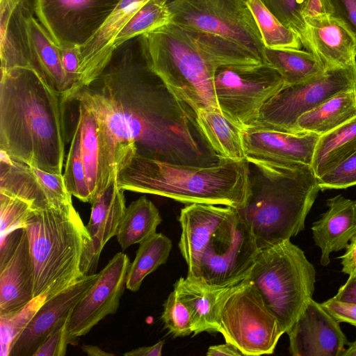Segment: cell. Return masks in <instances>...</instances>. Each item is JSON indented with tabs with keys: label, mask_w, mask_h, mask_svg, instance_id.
Instances as JSON below:
<instances>
[{
	"label": "cell",
	"mask_w": 356,
	"mask_h": 356,
	"mask_svg": "<svg viewBox=\"0 0 356 356\" xmlns=\"http://www.w3.org/2000/svg\"><path fill=\"white\" fill-rule=\"evenodd\" d=\"M326 206V211L311 227L323 266L330 264L331 253L346 249L356 234V200L337 195L327 199Z\"/></svg>",
	"instance_id": "obj_22"
},
{
	"label": "cell",
	"mask_w": 356,
	"mask_h": 356,
	"mask_svg": "<svg viewBox=\"0 0 356 356\" xmlns=\"http://www.w3.org/2000/svg\"><path fill=\"white\" fill-rule=\"evenodd\" d=\"M165 341L161 340L151 346L140 347L124 354L125 356H161Z\"/></svg>",
	"instance_id": "obj_50"
},
{
	"label": "cell",
	"mask_w": 356,
	"mask_h": 356,
	"mask_svg": "<svg viewBox=\"0 0 356 356\" xmlns=\"http://www.w3.org/2000/svg\"><path fill=\"white\" fill-rule=\"evenodd\" d=\"M341 356H356V338L353 341L348 343V347L346 348Z\"/></svg>",
	"instance_id": "obj_52"
},
{
	"label": "cell",
	"mask_w": 356,
	"mask_h": 356,
	"mask_svg": "<svg viewBox=\"0 0 356 356\" xmlns=\"http://www.w3.org/2000/svg\"><path fill=\"white\" fill-rule=\"evenodd\" d=\"M249 163L219 157L213 165L198 166L134 155L118 168L115 181L123 191L237 209L245 205L250 194Z\"/></svg>",
	"instance_id": "obj_4"
},
{
	"label": "cell",
	"mask_w": 356,
	"mask_h": 356,
	"mask_svg": "<svg viewBox=\"0 0 356 356\" xmlns=\"http://www.w3.org/2000/svg\"><path fill=\"white\" fill-rule=\"evenodd\" d=\"M341 259V272L348 275V279H356V234L350 239Z\"/></svg>",
	"instance_id": "obj_47"
},
{
	"label": "cell",
	"mask_w": 356,
	"mask_h": 356,
	"mask_svg": "<svg viewBox=\"0 0 356 356\" xmlns=\"http://www.w3.org/2000/svg\"><path fill=\"white\" fill-rule=\"evenodd\" d=\"M83 353L89 356H113L111 353L106 352L99 347L93 345H83L81 346Z\"/></svg>",
	"instance_id": "obj_51"
},
{
	"label": "cell",
	"mask_w": 356,
	"mask_h": 356,
	"mask_svg": "<svg viewBox=\"0 0 356 356\" xmlns=\"http://www.w3.org/2000/svg\"><path fill=\"white\" fill-rule=\"evenodd\" d=\"M63 175L69 193L82 202H91L86 169L81 152V134L76 124L72 136Z\"/></svg>",
	"instance_id": "obj_37"
},
{
	"label": "cell",
	"mask_w": 356,
	"mask_h": 356,
	"mask_svg": "<svg viewBox=\"0 0 356 356\" xmlns=\"http://www.w3.org/2000/svg\"><path fill=\"white\" fill-rule=\"evenodd\" d=\"M207 356H242L243 353L232 343L226 342L223 344L209 347L206 353Z\"/></svg>",
	"instance_id": "obj_49"
},
{
	"label": "cell",
	"mask_w": 356,
	"mask_h": 356,
	"mask_svg": "<svg viewBox=\"0 0 356 356\" xmlns=\"http://www.w3.org/2000/svg\"><path fill=\"white\" fill-rule=\"evenodd\" d=\"M33 210L29 202L0 192V236L25 228Z\"/></svg>",
	"instance_id": "obj_39"
},
{
	"label": "cell",
	"mask_w": 356,
	"mask_h": 356,
	"mask_svg": "<svg viewBox=\"0 0 356 356\" xmlns=\"http://www.w3.org/2000/svg\"><path fill=\"white\" fill-rule=\"evenodd\" d=\"M31 67L62 95L66 104L70 88L62 65L59 46L33 16L29 22Z\"/></svg>",
	"instance_id": "obj_27"
},
{
	"label": "cell",
	"mask_w": 356,
	"mask_h": 356,
	"mask_svg": "<svg viewBox=\"0 0 356 356\" xmlns=\"http://www.w3.org/2000/svg\"><path fill=\"white\" fill-rule=\"evenodd\" d=\"M195 113L202 136L218 157L234 161L246 160L241 126L219 108H201Z\"/></svg>",
	"instance_id": "obj_26"
},
{
	"label": "cell",
	"mask_w": 356,
	"mask_h": 356,
	"mask_svg": "<svg viewBox=\"0 0 356 356\" xmlns=\"http://www.w3.org/2000/svg\"><path fill=\"white\" fill-rule=\"evenodd\" d=\"M140 41L147 67L177 98L195 112L219 108L214 75L224 63L203 32L170 22L140 35Z\"/></svg>",
	"instance_id": "obj_6"
},
{
	"label": "cell",
	"mask_w": 356,
	"mask_h": 356,
	"mask_svg": "<svg viewBox=\"0 0 356 356\" xmlns=\"http://www.w3.org/2000/svg\"><path fill=\"white\" fill-rule=\"evenodd\" d=\"M356 90V63L325 70L307 81L284 86L262 107L250 127L299 134L298 119L332 96Z\"/></svg>",
	"instance_id": "obj_11"
},
{
	"label": "cell",
	"mask_w": 356,
	"mask_h": 356,
	"mask_svg": "<svg viewBox=\"0 0 356 356\" xmlns=\"http://www.w3.org/2000/svg\"><path fill=\"white\" fill-rule=\"evenodd\" d=\"M356 116V90L339 92L298 119V134H326Z\"/></svg>",
	"instance_id": "obj_29"
},
{
	"label": "cell",
	"mask_w": 356,
	"mask_h": 356,
	"mask_svg": "<svg viewBox=\"0 0 356 356\" xmlns=\"http://www.w3.org/2000/svg\"><path fill=\"white\" fill-rule=\"evenodd\" d=\"M340 323H347L356 327V305L330 298L321 303Z\"/></svg>",
	"instance_id": "obj_45"
},
{
	"label": "cell",
	"mask_w": 356,
	"mask_h": 356,
	"mask_svg": "<svg viewBox=\"0 0 356 356\" xmlns=\"http://www.w3.org/2000/svg\"><path fill=\"white\" fill-rule=\"evenodd\" d=\"M46 300V296H36L17 311L0 314V356H9L14 343Z\"/></svg>",
	"instance_id": "obj_36"
},
{
	"label": "cell",
	"mask_w": 356,
	"mask_h": 356,
	"mask_svg": "<svg viewBox=\"0 0 356 356\" xmlns=\"http://www.w3.org/2000/svg\"><path fill=\"white\" fill-rule=\"evenodd\" d=\"M355 152L356 116L320 136L311 165L316 177H321Z\"/></svg>",
	"instance_id": "obj_30"
},
{
	"label": "cell",
	"mask_w": 356,
	"mask_h": 356,
	"mask_svg": "<svg viewBox=\"0 0 356 356\" xmlns=\"http://www.w3.org/2000/svg\"><path fill=\"white\" fill-rule=\"evenodd\" d=\"M59 47L62 65L70 88V92L67 99V102L72 95L78 82L81 50L80 47Z\"/></svg>",
	"instance_id": "obj_43"
},
{
	"label": "cell",
	"mask_w": 356,
	"mask_h": 356,
	"mask_svg": "<svg viewBox=\"0 0 356 356\" xmlns=\"http://www.w3.org/2000/svg\"><path fill=\"white\" fill-rule=\"evenodd\" d=\"M34 270V297L47 300L83 276L91 238L72 204L34 209L25 227Z\"/></svg>",
	"instance_id": "obj_7"
},
{
	"label": "cell",
	"mask_w": 356,
	"mask_h": 356,
	"mask_svg": "<svg viewBox=\"0 0 356 356\" xmlns=\"http://www.w3.org/2000/svg\"><path fill=\"white\" fill-rule=\"evenodd\" d=\"M91 214L86 225L91 242L81 264L83 275L95 273L103 248L114 236L124 216V191L115 180L91 202Z\"/></svg>",
	"instance_id": "obj_20"
},
{
	"label": "cell",
	"mask_w": 356,
	"mask_h": 356,
	"mask_svg": "<svg viewBox=\"0 0 356 356\" xmlns=\"http://www.w3.org/2000/svg\"><path fill=\"white\" fill-rule=\"evenodd\" d=\"M130 264L128 256L120 252L99 273L95 283L68 317L67 329L71 343L86 335L106 316L117 312L126 287Z\"/></svg>",
	"instance_id": "obj_14"
},
{
	"label": "cell",
	"mask_w": 356,
	"mask_h": 356,
	"mask_svg": "<svg viewBox=\"0 0 356 356\" xmlns=\"http://www.w3.org/2000/svg\"><path fill=\"white\" fill-rule=\"evenodd\" d=\"M65 105L33 68L1 72V151L15 161L62 175Z\"/></svg>",
	"instance_id": "obj_2"
},
{
	"label": "cell",
	"mask_w": 356,
	"mask_h": 356,
	"mask_svg": "<svg viewBox=\"0 0 356 356\" xmlns=\"http://www.w3.org/2000/svg\"><path fill=\"white\" fill-rule=\"evenodd\" d=\"M162 219L152 201L142 196L126 207L116 237L122 251L156 233Z\"/></svg>",
	"instance_id": "obj_32"
},
{
	"label": "cell",
	"mask_w": 356,
	"mask_h": 356,
	"mask_svg": "<svg viewBox=\"0 0 356 356\" xmlns=\"http://www.w3.org/2000/svg\"><path fill=\"white\" fill-rule=\"evenodd\" d=\"M247 1V0H246Z\"/></svg>",
	"instance_id": "obj_53"
},
{
	"label": "cell",
	"mask_w": 356,
	"mask_h": 356,
	"mask_svg": "<svg viewBox=\"0 0 356 356\" xmlns=\"http://www.w3.org/2000/svg\"><path fill=\"white\" fill-rule=\"evenodd\" d=\"M99 273L86 275L76 283L46 300L14 343L9 356H33L44 339L65 323L74 306L98 279Z\"/></svg>",
	"instance_id": "obj_18"
},
{
	"label": "cell",
	"mask_w": 356,
	"mask_h": 356,
	"mask_svg": "<svg viewBox=\"0 0 356 356\" xmlns=\"http://www.w3.org/2000/svg\"><path fill=\"white\" fill-rule=\"evenodd\" d=\"M149 0H120L103 26L80 48L79 79L72 96L92 83L103 72L113 52L112 44L119 31Z\"/></svg>",
	"instance_id": "obj_19"
},
{
	"label": "cell",
	"mask_w": 356,
	"mask_h": 356,
	"mask_svg": "<svg viewBox=\"0 0 356 356\" xmlns=\"http://www.w3.org/2000/svg\"><path fill=\"white\" fill-rule=\"evenodd\" d=\"M34 298L33 266L24 228L14 252L0 266V314L17 311Z\"/></svg>",
	"instance_id": "obj_25"
},
{
	"label": "cell",
	"mask_w": 356,
	"mask_h": 356,
	"mask_svg": "<svg viewBox=\"0 0 356 356\" xmlns=\"http://www.w3.org/2000/svg\"><path fill=\"white\" fill-rule=\"evenodd\" d=\"M286 333L313 298L316 270L290 239L259 249L245 278Z\"/></svg>",
	"instance_id": "obj_8"
},
{
	"label": "cell",
	"mask_w": 356,
	"mask_h": 356,
	"mask_svg": "<svg viewBox=\"0 0 356 356\" xmlns=\"http://www.w3.org/2000/svg\"><path fill=\"white\" fill-rule=\"evenodd\" d=\"M161 319L164 327L174 337H184L193 332V319L188 306L173 290L163 305Z\"/></svg>",
	"instance_id": "obj_40"
},
{
	"label": "cell",
	"mask_w": 356,
	"mask_h": 356,
	"mask_svg": "<svg viewBox=\"0 0 356 356\" xmlns=\"http://www.w3.org/2000/svg\"><path fill=\"white\" fill-rule=\"evenodd\" d=\"M319 138L314 133L294 134L255 127L243 131L246 160L263 168L311 165Z\"/></svg>",
	"instance_id": "obj_15"
},
{
	"label": "cell",
	"mask_w": 356,
	"mask_h": 356,
	"mask_svg": "<svg viewBox=\"0 0 356 356\" xmlns=\"http://www.w3.org/2000/svg\"><path fill=\"white\" fill-rule=\"evenodd\" d=\"M331 16L341 21L356 40V0H328Z\"/></svg>",
	"instance_id": "obj_44"
},
{
	"label": "cell",
	"mask_w": 356,
	"mask_h": 356,
	"mask_svg": "<svg viewBox=\"0 0 356 356\" xmlns=\"http://www.w3.org/2000/svg\"><path fill=\"white\" fill-rule=\"evenodd\" d=\"M71 100L93 111L116 174L134 155L198 166L219 159L202 136L195 112L147 67L140 35L116 47L102 74Z\"/></svg>",
	"instance_id": "obj_1"
},
{
	"label": "cell",
	"mask_w": 356,
	"mask_h": 356,
	"mask_svg": "<svg viewBox=\"0 0 356 356\" xmlns=\"http://www.w3.org/2000/svg\"><path fill=\"white\" fill-rule=\"evenodd\" d=\"M171 22L218 35L248 49L264 63L262 38L246 0H167Z\"/></svg>",
	"instance_id": "obj_10"
},
{
	"label": "cell",
	"mask_w": 356,
	"mask_h": 356,
	"mask_svg": "<svg viewBox=\"0 0 356 356\" xmlns=\"http://www.w3.org/2000/svg\"><path fill=\"white\" fill-rule=\"evenodd\" d=\"M253 166L250 167V194L236 210L261 249L304 230L320 188L310 165Z\"/></svg>",
	"instance_id": "obj_5"
},
{
	"label": "cell",
	"mask_w": 356,
	"mask_h": 356,
	"mask_svg": "<svg viewBox=\"0 0 356 356\" xmlns=\"http://www.w3.org/2000/svg\"><path fill=\"white\" fill-rule=\"evenodd\" d=\"M284 86L280 74L266 63L224 65L214 75L219 108L243 129L255 123L264 104Z\"/></svg>",
	"instance_id": "obj_12"
},
{
	"label": "cell",
	"mask_w": 356,
	"mask_h": 356,
	"mask_svg": "<svg viewBox=\"0 0 356 356\" xmlns=\"http://www.w3.org/2000/svg\"><path fill=\"white\" fill-rule=\"evenodd\" d=\"M320 190L343 189L356 185V152L317 178Z\"/></svg>",
	"instance_id": "obj_41"
},
{
	"label": "cell",
	"mask_w": 356,
	"mask_h": 356,
	"mask_svg": "<svg viewBox=\"0 0 356 356\" xmlns=\"http://www.w3.org/2000/svg\"><path fill=\"white\" fill-rule=\"evenodd\" d=\"M67 320L58 325L41 343L33 356H64L71 341L67 329Z\"/></svg>",
	"instance_id": "obj_42"
},
{
	"label": "cell",
	"mask_w": 356,
	"mask_h": 356,
	"mask_svg": "<svg viewBox=\"0 0 356 356\" xmlns=\"http://www.w3.org/2000/svg\"><path fill=\"white\" fill-rule=\"evenodd\" d=\"M336 319L313 298L286 332L293 356H341L348 339Z\"/></svg>",
	"instance_id": "obj_17"
},
{
	"label": "cell",
	"mask_w": 356,
	"mask_h": 356,
	"mask_svg": "<svg viewBox=\"0 0 356 356\" xmlns=\"http://www.w3.org/2000/svg\"><path fill=\"white\" fill-rule=\"evenodd\" d=\"M167 0H149L141 6L115 38L114 49L126 41L144 35L171 22Z\"/></svg>",
	"instance_id": "obj_34"
},
{
	"label": "cell",
	"mask_w": 356,
	"mask_h": 356,
	"mask_svg": "<svg viewBox=\"0 0 356 356\" xmlns=\"http://www.w3.org/2000/svg\"><path fill=\"white\" fill-rule=\"evenodd\" d=\"M74 101L78 103L79 116L76 123L80 129L81 152L91 203L115 180L116 172L101 138L93 111L86 104Z\"/></svg>",
	"instance_id": "obj_23"
},
{
	"label": "cell",
	"mask_w": 356,
	"mask_h": 356,
	"mask_svg": "<svg viewBox=\"0 0 356 356\" xmlns=\"http://www.w3.org/2000/svg\"><path fill=\"white\" fill-rule=\"evenodd\" d=\"M35 0H0L1 72L31 67L29 22Z\"/></svg>",
	"instance_id": "obj_21"
},
{
	"label": "cell",
	"mask_w": 356,
	"mask_h": 356,
	"mask_svg": "<svg viewBox=\"0 0 356 356\" xmlns=\"http://www.w3.org/2000/svg\"><path fill=\"white\" fill-rule=\"evenodd\" d=\"M139 244L127 275L126 288L131 291H138L143 280L166 262L172 247L171 240L161 233Z\"/></svg>",
	"instance_id": "obj_33"
},
{
	"label": "cell",
	"mask_w": 356,
	"mask_h": 356,
	"mask_svg": "<svg viewBox=\"0 0 356 356\" xmlns=\"http://www.w3.org/2000/svg\"><path fill=\"white\" fill-rule=\"evenodd\" d=\"M265 47L301 49L300 37L284 26L260 0H247Z\"/></svg>",
	"instance_id": "obj_35"
},
{
	"label": "cell",
	"mask_w": 356,
	"mask_h": 356,
	"mask_svg": "<svg viewBox=\"0 0 356 356\" xmlns=\"http://www.w3.org/2000/svg\"><path fill=\"white\" fill-rule=\"evenodd\" d=\"M264 60L282 76L284 86L296 84L325 70L311 51L295 48H264Z\"/></svg>",
	"instance_id": "obj_31"
},
{
	"label": "cell",
	"mask_w": 356,
	"mask_h": 356,
	"mask_svg": "<svg viewBox=\"0 0 356 356\" xmlns=\"http://www.w3.org/2000/svg\"><path fill=\"white\" fill-rule=\"evenodd\" d=\"M286 27L300 38L303 47L309 51L307 27L302 15L303 0H260Z\"/></svg>",
	"instance_id": "obj_38"
},
{
	"label": "cell",
	"mask_w": 356,
	"mask_h": 356,
	"mask_svg": "<svg viewBox=\"0 0 356 356\" xmlns=\"http://www.w3.org/2000/svg\"><path fill=\"white\" fill-rule=\"evenodd\" d=\"M309 51L325 70L356 63V40L339 19L328 16L306 22Z\"/></svg>",
	"instance_id": "obj_24"
},
{
	"label": "cell",
	"mask_w": 356,
	"mask_h": 356,
	"mask_svg": "<svg viewBox=\"0 0 356 356\" xmlns=\"http://www.w3.org/2000/svg\"><path fill=\"white\" fill-rule=\"evenodd\" d=\"M218 321L225 341L236 346L243 356L272 354L285 333L261 295L245 280L220 301Z\"/></svg>",
	"instance_id": "obj_9"
},
{
	"label": "cell",
	"mask_w": 356,
	"mask_h": 356,
	"mask_svg": "<svg viewBox=\"0 0 356 356\" xmlns=\"http://www.w3.org/2000/svg\"><path fill=\"white\" fill-rule=\"evenodd\" d=\"M179 221V248L188 266V278L211 288L245 280L259 248L236 209L196 203L181 213Z\"/></svg>",
	"instance_id": "obj_3"
},
{
	"label": "cell",
	"mask_w": 356,
	"mask_h": 356,
	"mask_svg": "<svg viewBox=\"0 0 356 356\" xmlns=\"http://www.w3.org/2000/svg\"><path fill=\"white\" fill-rule=\"evenodd\" d=\"M302 15L305 22L331 16L328 0H303Z\"/></svg>",
	"instance_id": "obj_46"
},
{
	"label": "cell",
	"mask_w": 356,
	"mask_h": 356,
	"mask_svg": "<svg viewBox=\"0 0 356 356\" xmlns=\"http://www.w3.org/2000/svg\"><path fill=\"white\" fill-rule=\"evenodd\" d=\"M119 1L35 0V13L59 47L81 48L103 26Z\"/></svg>",
	"instance_id": "obj_13"
},
{
	"label": "cell",
	"mask_w": 356,
	"mask_h": 356,
	"mask_svg": "<svg viewBox=\"0 0 356 356\" xmlns=\"http://www.w3.org/2000/svg\"><path fill=\"white\" fill-rule=\"evenodd\" d=\"M334 300L356 305V279H348L339 289Z\"/></svg>",
	"instance_id": "obj_48"
},
{
	"label": "cell",
	"mask_w": 356,
	"mask_h": 356,
	"mask_svg": "<svg viewBox=\"0 0 356 356\" xmlns=\"http://www.w3.org/2000/svg\"><path fill=\"white\" fill-rule=\"evenodd\" d=\"M211 288L197 284L189 278L180 277L174 290L189 308L193 319V332H220L218 321L220 301L234 286Z\"/></svg>",
	"instance_id": "obj_28"
},
{
	"label": "cell",
	"mask_w": 356,
	"mask_h": 356,
	"mask_svg": "<svg viewBox=\"0 0 356 356\" xmlns=\"http://www.w3.org/2000/svg\"><path fill=\"white\" fill-rule=\"evenodd\" d=\"M0 192L17 197L34 209L72 204L63 175L43 171L10 159L1 151Z\"/></svg>",
	"instance_id": "obj_16"
}]
</instances>
